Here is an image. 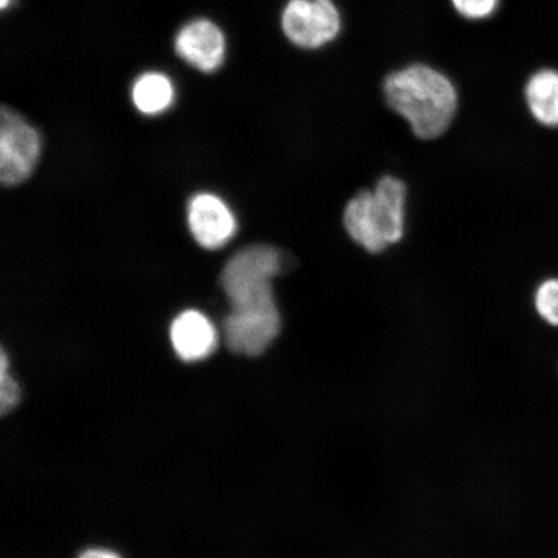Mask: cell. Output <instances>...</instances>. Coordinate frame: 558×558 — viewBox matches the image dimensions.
Segmentation results:
<instances>
[{
	"instance_id": "6da1fadb",
	"label": "cell",
	"mask_w": 558,
	"mask_h": 558,
	"mask_svg": "<svg viewBox=\"0 0 558 558\" xmlns=\"http://www.w3.org/2000/svg\"><path fill=\"white\" fill-rule=\"evenodd\" d=\"M389 108L401 116L414 135L434 140L445 134L456 117V86L435 68L414 64L397 70L384 81Z\"/></svg>"
},
{
	"instance_id": "7a4b0ae2",
	"label": "cell",
	"mask_w": 558,
	"mask_h": 558,
	"mask_svg": "<svg viewBox=\"0 0 558 558\" xmlns=\"http://www.w3.org/2000/svg\"><path fill=\"white\" fill-rule=\"evenodd\" d=\"M408 191L403 181L384 177L372 192H361L344 209L351 239L369 254H379L400 242L404 233Z\"/></svg>"
},
{
	"instance_id": "3957f363",
	"label": "cell",
	"mask_w": 558,
	"mask_h": 558,
	"mask_svg": "<svg viewBox=\"0 0 558 558\" xmlns=\"http://www.w3.org/2000/svg\"><path fill=\"white\" fill-rule=\"evenodd\" d=\"M284 269V255L268 244H255L239 251L220 276L230 311L278 308L271 283Z\"/></svg>"
},
{
	"instance_id": "277c9868",
	"label": "cell",
	"mask_w": 558,
	"mask_h": 558,
	"mask_svg": "<svg viewBox=\"0 0 558 558\" xmlns=\"http://www.w3.org/2000/svg\"><path fill=\"white\" fill-rule=\"evenodd\" d=\"M41 153L39 132L17 113L3 107L0 113V180L16 186L32 177Z\"/></svg>"
},
{
	"instance_id": "5b68a950",
	"label": "cell",
	"mask_w": 558,
	"mask_h": 558,
	"mask_svg": "<svg viewBox=\"0 0 558 558\" xmlns=\"http://www.w3.org/2000/svg\"><path fill=\"white\" fill-rule=\"evenodd\" d=\"M341 16L332 0H290L282 13V31L304 50H317L338 37Z\"/></svg>"
},
{
	"instance_id": "8992f818",
	"label": "cell",
	"mask_w": 558,
	"mask_h": 558,
	"mask_svg": "<svg viewBox=\"0 0 558 558\" xmlns=\"http://www.w3.org/2000/svg\"><path fill=\"white\" fill-rule=\"evenodd\" d=\"M187 225L194 240L207 250L225 247L236 232L232 209L218 195L209 193H199L191 199Z\"/></svg>"
},
{
	"instance_id": "52a82bcc",
	"label": "cell",
	"mask_w": 558,
	"mask_h": 558,
	"mask_svg": "<svg viewBox=\"0 0 558 558\" xmlns=\"http://www.w3.org/2000/svg\"><path fill=\"white\" fill-rule=\"evenodd\" d=\"M174 50L187 64L213 73L226 59L225 34L211 21L194 20L179 32Z\"/></svg>"
},
{
	"instance_id": "ba28073f",
	"label": "cell",
	"mask_w": 558,
	"mask_h": 558,
	"mask_svg": "<svg viewBox=\"0 0 558 558\" xmlns=\"http://www.w3.org/2000/svg\"><path fill=\"white\" fill-rule=\"evenodd\" d=\"M170 338L174 352L185 362L205 360L218 345V331L198 311L180 313L171 325Z\"/></svg>"
},
{
	"instance_id": "9c48e42d",
	"label": "cell",
	"mask_w": 558,
	"mask_h": 558,
	"mask_svg": "<svg viewBox=\"0 0 558 558\" xmlns=\"http://www.w3.org/2000/svg\"><path fill=\"white\" fill-rule=\"evenodd\" d=\"M525 99L536 122L544 128L558 129V70L542 69L530 76Z\"/></svg>"
},
{
	"instance_id": "30bf717a",
	"label": "cell",
	"mask_w": 558,
	"mask_h": 558,
	"mask_svg": "<svg viewBox=\"0 0 558 558\" xmlns=\"http://www.w3.org/2000/svg\"><path fill=\"white\" fill-rule=\"evenodd\" d=\"M132 100L143 114H162L174 100V89L169 76L155 72L138 76L132 88Z\"/></svg>"
},
{
	"instance_id": "8fae6325",
	"label": "cell",
	"mask_w": 558,
	"mask_h": 558,
	"mask_svg": "<svg viewBox=\"0 0 558 558\" xmlns=\"http://www.w3.org/2000/svg\"><path fill=\"white\" fill-rule=\"evenodd\" d=\"M534 308L544 324L558 330V278L546 279L538 286Z\"/></svg>"
},
{
	"instance_id": "7c38bea8",
	"label": "cell",
	"mask_w": 558,
	"mask_h": 558,
	"mask_svg": "<svg viewBox=\"0 0 558 558\" xmlns=\"http://www.w3.org/2000/svg\"><path fill=\"white\" fill-rule=\"evenodd\" d=\"M9 366L7 354L2 351V362H0V411L3 415L15 409L20 401V388L16 380L12 378Z\"/></svg>"
},
{
	"instance_id": "4fadbf2b",
	"label": "cell",
	"mask_w": 558,
	"mask_h": 558,
	"mask_svg": "<svg viewBox=\"0 0 558 558\" xmlns=\"http://www.w3.org/2000/svg\"><path fill=\"white\" fill-rule=\"evenodd\" d=\"M460 16L469 20H485L498 9L499 0H451Z\"/></svg>"
},
{
	"instance_id": "5bb4252c",
	"label": "cell",
	"mask_w": 558,
	"mask_h": 558,
	"mask_svg": "<svg viewBox=\"0 0 558 558\" xmlns=\"http://www.w3.org/2000/svg\"><path fill=\"white\" fill-rule=\"evenodd\" d=\"M80 558H121L114 553H110V550L104 549H88L86 553H83Z\"/></svg>"
}]
</instances>
